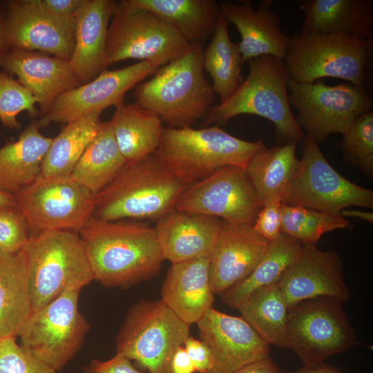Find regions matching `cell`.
<instances>
[{"label": "cell", "mask_w": 373, "mask_h": 373, "mask_svg": "<svg viewBox=\"0 0 373 373\" xmlns=\"http://www.w3.org/2000/svg\"><path fill=\"white\" fill-rule=\"evenodd\" d=\"M95 280L106 287H127L150 279L164 260L155 227L92 216L79 230Z\"/></svg>", "instance_id": "cell-1"}, {"label": "cell", "mask_w": 373, "mask_h": 373, "mask_svg": "<svg viewBox=\"0 0 373 373\" xmlns=\"http://www.w3.org/2000/svg\"><path fill=\"white\" fill-rule=\"evenodd\" d=\"M191 185L154 153L132 164L95 195L93 216L105 221L160 219Z\"/></svg>", "instance_id": "cell-2"}, {"label": "cell", "mask_w": 373, "mask_h": 373, "mask_svg": "<svg viewBox=\"0 0 373 373\" xmlns=\"http://www.w3.org/2000/svg\"><path fill=\"white\" fill-rule=\"evenodd\" d=\"M203 53L202 44H193L184 55L160 67L136 88V103L169 127L191 126L205 117L216 94L204 73Z\"/></svg>", "instance_id": "cell-3"}, {"label": "cell", "mask_w": 373, "mask_h": 373, "mask_svg": "<svg viewBox=\"0 0 373 373\" xmlns=\"http://www.w3.org/2000/svg\"><path fill=\"white\" fill-rule=\"evenodd\" d=\"M29 287L31 313L64 292L95 280L87 254L75 231H46L31 234L22 249Z\"/></svg>", "instance_id": "cell-4"}, {"label": "cell", "mask_w": 373, "mask_h": 373, "mask_svg": "<svg viewBox=\"0 0 373 373\" xmlns=\"http://www.w3.org/2000/svg\"><path fill=\"white\" fill-rule=\"evenodd\" d=\"M248 61L247 78L228 99L211 108L205 124H224L239 115H256L274 124L281 144L301 142L303 134L291 109L283 61L264 55Z\"/></svg>", "instance_id": "cell-5"}, {"label": "cell", "mask_w": 373, "mask_h": 373, "mask_svg": "<svg viewBox=\"0 0 373 373\" xmlns=\"http://www.w3.org/2000/svg\"><path fill=\"white\" fill-rule=\"evenodd\" d=\"M265 146L261 140L238 138L218 126L164 128L155 152L173 172L191 185L228 166L245 169Z\"/></svg>", "instance_id": "cell-6"}, {"label": "cell", "mask_w": 373, "mask_h": 373, "mask_svg": "<svg viewBox=\"0 0 373 373\" xmlns=\"http://www.w3.org/2000/svg\"><path fill=\"white\" fill-rule=\"evenodd\" d=\"M372 49V39L300 33L290 37L283 62L289 79L295 82L313 83L335 77L363 86Z\"/></svg>", "instance_id": "cell-7"}, {"label": "cell", "mask_w": 373, "mask_h": 373, "mask_svg": "<svg viewBox=\"0 0 373 373\" xmlns=\"http://www.w3.org/2000/svg\"><path fill=\"white\" fill-rule=\"evenodd\" d=\"M191 45L155 13L130 0H122L108 27L106 64L138 59L149 62L156 69L184 55Z\"/></svg>", "instance_id": "cell-8"}, {"label": "cell", "mask_w": 373, "mask_h": 373, "mask_svg": "<svg viewBox=\"0 0 373 373\" xmlns=\"http://www.w3.org/2000/svg\"><path fill=\"white\" fill-rule=\"evenodd\" d=\"M190 326L161 299L141 300L126 314L116 337L117 352L148 373H169L175 351L190 336Z\"/></svg>", "instance_id": "cell-9"}, {"label": "cell", "mask_w": 373, "mask_h": 373, "mask_svg": "<svg viewBox=\"0 0 373 373\" xmlns=\"http://www.w3.org/2000/svg\"><path fill=\"white\" fill-rule=\"evenodd\" d=\"M282 203L341 216L350 207H373L372 190L336 171L313 138L307 136L294 176L281 192Z\"/></svg>", "instance_id": "cell-10"}, {"label": "cell", "mask_w": 373, "mask_h": 373, "mask_svg": "<svg viewBox=\"0 0 373 373\" xmlns=\"http://www.w3.org/2000/svg\"><path fill=\"white\" fill-rule=\"evenodd\" d=\"M342 304L334 298L319 296L289 309L287 348L296 354L303 366L323 363L357 343Z\"/></svg>", "instance_id": "cell-11"}, {"label": "cell", "mask_w": 373, "mask_h": 373, "mask_svg": "<svg viewBox=\"0 0 373 373\" xmlns=\"http://www.w3.org/2000/svg\"><path fill=\"white\" fill-rule=\"evenodd\" d=\"M80 291H66L31 313L18 335L23 348L56 372L76 355L90 328L79 311Z\"/></svg>", "instance_id": "cell-12"}, {"label": "cell", "mask_w": 373, "mask_h": 373, "mask_svg": "<svg viewBox=\"0 0 373 373\" xmlns=\"http://www.w3.org/2000/svg\"><path fill=\"white\" fill-rule=\"evenodd\" d=\"M32 234L46 231L79 232L93 216L95 195L70 175H40L15 195Z\"/></svg>", "instance_id": "cell-13"}, {"label": "cell", "mask_w": 373, "mask_h": 373, "mask_svg": "<svg viewBox=\"0 0 373 373\" xmlns=\"http://www.w3.org/2000/svg\"><path fill=\"white\" fill-rule=\"evenodd\" d=\"M287 88L290 105L298 114L297 124L317 143L331 133L343 135L372 106V99L363 86H327L321 81L300 83L289 79Z\"/></svg>", "instance_id": "cell-14"}, {"label": "cell", "mask_w": 373, "mask_h": 373, "mask_svg": "<svg viewBox=\"0 0 373 373\" xmlns=\"http://www.w3.org/2000/svg\"><path fill=\"white\" fill-rule=\"evenodd\" d=\"M261 208L245 169L228 166L189 186L175 209L231 224H253Z\"/></svg>", "instance_id": "cell-15"}, {"label": "cell", "mask_w": 373, "mask_h": 373, "mask_svg": "<svg viewBox=\"0 0 373 373\" xmlns=\"http://www.w3.org/2000/svg\"><path fill=\"white\" fill-rule=\"evenodd\" d=\"M148 61L117 70H105L97 77L59 95L37 121L40 128L52 122L68 124L112 106L124 103L125 94L153 73Z\"/></svg>", "instance_id": "cell-16"}, {"label": "cell", "mask_w": 373, "mask_h": 373, "mask_svg": "<svg viewBox=\"0 0 373 373\" xmlns=\"http://www.w3.org/2000/svg\"><path fill=\"white\" fill-rule=\"evenodd\" d=\"M10 49L38 51L69 60L75 46V20L57 17L39 0H10L5 6Z\"/></svg>", "instance_id": "cell-17"}, {"label": "cell", "mask_w": 373, "mask_h": 373, "mask_svg": "<svg viewBox=\"0 0 373 373\" xmlns=\"http://www.w3.org/2000/svg\"><path fill=\"white\" fill-rule=\"evenodd\" d=\"M277 285L289 309L298 303L319 296L341 303L350 298L337 252L323 251L316 243L304 244Z\"/></svg>", "instance_id": "cell-18"}, {"label": "cell", "mask_w": 373, "mask_h": 373, "mask_svg": "<svg viewBox=\"0 0 373 373\" xmlns=\"http://www.w3.org/2000/svg\"><path fill=\"white\" fill-rule=\"evenodd\" d=\"M196 325L200 340L213 355L214 367L211 373H234L269 357V345L242 316L211 307Z\"/></svg>", "instance_id": "cell-19"}, {"label": "cell", "mask_w": 373, "mask_h": 373, "mask_svg": "<svg viewBox=\"0 0 373 373\" xmlns=\"http://www.w3.org/2000/svg\"><path fill=\"white\" fill-rule=\"evenodd\" d=\"M0 68L37 99L41 115L59 95L82 84L69 60L41 52L10 49L0 55Z\"/></svg>", "instance_id": "cell-20"}, {"label": "cell", "mask_w": 373, "mask_h": 373, "mask_svg": "<svg viewBox=\"0 0 373 373\" xmlns=\"http://www.w3.org/2000/svg\"><path fill=\"white\" fill-rule=\"evenodd\" d=\"M269 243L253 224H231L223 221L210 260L213 294L220 295L247 278L262 258Z\"/></svg>", "instance_id": "cell-21"}, {"label": "cell", "mask_w": 373, "mask_h": 373, "mask_svg": "<svg viewBox=\"0 0 373 373\" xmlns=\"http://www.w3.org/2000/svg\"><path fill=\"white\" fill-rule=\"evenodd\" d=\"M222 224V220L210 216L169 211L155 227L164 260L174 264L211 256Z\"/></svg>", "instance_id": "cell-22"}, {"label": "cell", "mask_w": 373, "mask_h": 373, "mask_svg": "<svg viewBox=\"0 0 373 373\" xmlns=\"http://www.w3.org/2000/svg\"><path fill=\"white\" fill-rule=\"evenodd\" d=\"M271 4L272 1L264 0L256 9L249 1L220 5L221 15L240 33L238 46L244 61L264 55L283 61L287 54L290 37L281 30L279 17L271 9Z\"/></svg>", "instance_id": "cell-23"}, {"label": "cell", "mask_w": 373, "mask_h": 373, "mask_svg": "<svg viewBox=\"0 0 373 373\" xmlns=\"http://www.w3.org/2000/svg\"><path fill=\"white\" fill-rule=\"evenodd\" d=\"M117 3L85 0L75 15V46L69 61L82 84L106 70L108 30Z\"/></svg>", "instance_id": "cell-24"}, {"label": "cell", "mask_w": 373, "mask_h": 373, "mask_svg": "<svg viewBox=\"0 0 373 373\" xmlns=\"http://www.w3.org/2000/svg\"><path fill=\"white\" fill-rule=\"evenodd\" d=\"M210 260L207 256L171 264L162 284L161 300L189 325L213 307Z\"/></svg>", "instance_id": "cell-25"}, {"label": "cell", "mask_w": 373, "mask_h": 373, "mask_svg": "<svg viewBox=\"0 0 373 373\" xmlns=\"http://www.w3.org/2000/svg\"><path fill=\"white\" fill-rule=\"evenodd\" d=\"M301 33L343 35L372 39L373 3L371 0H304Z\"/></svg>", "instance_id": "cell-26"}, {"label": "cell", "mask_w": 373, "mask_h": 373, "mask_svg": "<svg viewBox=\"0 0 373 373\" xmlns=\"http://www.w3.org/2000/svg\"><path fill=\"white\" fill-rule=\"evenodd\" d=\"M33 120L19 138L0 148V189L15 195L35 181L52 139Z\"/></svg>", "instance_id": "cell-27"}, {"label": "cell", "mask_w": 373, "mask_h": 373, "mask_svg": "<svg viewBox=\"0 0 373 373\" xmlns=\"http://www.w3.org/2000/svg\"><path fill=\"white\" fill-rule=\"evenodd\" d=\"M109 123L126 164L154 153L164 130L162 121L137 103L117 106Z\"/></svg>", "instance_id": "cell-28"}, {"label": "cell", "mask_w": 373, "mask_h": 373, "mask_svg": "<svg viewBox=\"0 0 373 373\" xmlns=\"http://www.w3.org/2000/svg\"><path fill=\"white\" fill-rule=\"evenodd\" d=\"M173 27L189 44H202L213 36L220 5L213 0H130Z\"/></svg>", "instance_id": "cell-29"}, {"label": "cell", "mask_w": 373, "mask_h": 373, "mask_svg": "<svg viewBox=\"0 0 373 373\" xmlns=\"http://www.w3.org/2000/svg\"><path fill=\"white\" fill-rule=\"evenodd\" d=\"M31 314L22 251L0 254V340L16 338Z\"/></svg>", "instance_id": "cell-30"}, {"label": "cell", "mask_w": 373, "mask_h": 373, "mask_svg": "<svg viewBox=\"0 0 373 373\" xmlns=\"http://www.w3.org/2000/svg\"><path fill=\"white\" fill-rule=\"evenodd\" d=\"M302 245L298 240L281 232L269 241L265 254L251 274L220 294L222 300L238 309L256 291L277 284L295 260Z\"/></svg>", "instance_id": "cell-31"}, {"label": "cell", "mask_w": 373, "mask_h": 373, "mask_svg": "<svg viewBox=\"0 0 373 373\" xmlns=\"http://www.w3.org/2000/svg\"><path fill=\"white\" fill-rule=\"evenodd\" d=\"M126 165L109 122H101L70 175L96 195Z\"/></svg>", "instance_id": "cell-32"}, {"label": "cell", "mask_w": 373, "mask_h": 373, "mask_svg": "<svg viewBox=\"0 0 373 373\" xmlns=\"http://www.w3.org/2000/svg\"><path fill=\"white\" fill-rule=\"evenodd\" d=\"M296 143L267 148L264 146L251 157L246 175L262 207L268 199L280 195L298 166Z\"/></svg>", "instance_id": "cell-33"}, {"label": "cell", "mask_w": 373, "mask_h": 373, "mask_svg": "<svg viewBox=\"0 0 373 373\" xmlns=\"http://www.w3.org/2000/svg\"><path fill=\"white\" fill-rule=\"evenodd\" d=\"M244 60L238 45L229 37L228 22L221 15L211 41L203 53L204 70L222 102L228 99L244 81L241 74Z\"/></svg>", "instance_id": "cell-34"}, {"label": "cell", "mask_w": 373, "mask_h": 373, "mask_svg": "<svg viewBox=\"0 0 373 373\" xmlns=\"http://www.w3.org/2000/svg\"><path fill=\"white\" fill-rule=\"evenodd\" d=\"M100 115V113H92L66 124L52 139L41 164V176L71 174L98 131Z\"/></svg>", "instance_id": "cell-35"}, {"label": "cell", "mask_w": 373, "mask_h": 373, "mask_svg": "<svg viewBox=\"0 0 373 373\" xmlns=\"http://www.w3.org/2000/svg\"><path fill=\"white\" fill-rule=\"evenodd\" d=\"M238 309L269 345L287 348L289 308L277 284L256 291Z\"/></svg>", "instance_id": "cell-36"}, {"label": "cell", "mask_w": 373, "mask_h": 373, "mask_svg": "<svg viewBox=\"0 0 373 373\" xmlns=\"http://www.w3.org/2000/svg\"><path fill=\"white\" fill-rule=\"evenodd\" d=\"M351 224L341 216H334L300 206L282 204L280 231L303 245L316 244L324 233L348 228Z\"/></svg>", "instance_id": "cell-37"}, {"label": "cell", "mask_w": 373, "mask_h": 373, "mask_svg": "<svg viewBox=\"0 0 373 373\" xmlns=\"http://www.w3.org/2000/svg\"><path fill=\"white\" fill-rule=\"evenodd\" d=\"M345 159L372 177L373 175V112L360 115L338 144Z\"/></svg>", "instance_id": "cell-38"}, {"label": "cell", "mask_w": 373, "mask_h": 373, "mask_svg": "<svg viewBox=\"0 0 373 373\" xmlns=\"http://www.w3.org/2000/svg\"><path fill=\"white\" fill-rule=\"evenodd\" d=\"M37 99L12 75L5 71L0 72V122L10 128L21 127L17 116L27 111L30 117H35L38 111L35 104Z\"/></svg>", "instance_id": "cell-39"}, {"label": "cell", "mask_w": 373, "mask_h": 373, "mask_svg": "<svg viewBox=\"0 0 373 373\" xmlns=\"http://www.w3.org/2000/svg\"><path fill=\"white\" fill-rule=\"evenodd\" d=\"M0 373L57 372L17 344L16 338H6L0 340Z\"/></svg>", "instance_id": "cell-40"}, {"label": "cell", "mask_w": 373, "mask_h": 373, "mask_svg": "<svg viewBox=\"0 0 373 373\" xmlns=\"http://www.w3.org/2000/svg\"><path fill=\"white\" fill-rule=\"evenodd\" d=\"M29 229L21 211L16 206L0 208V254H15L26 245Z\"/></svg>", "instance_id": "cell-41"}, {"label": "cell", "mask_w": 373, "mask_h": 373, "mask_svg": "<svg viewBox=\"0 0 373 373\" xmlns=\"http://www.w3.org/2000/svg\"><path fill=\"white\" fill-rule=\"evenodd\" d=\"M282 202L280 195L266 200L260 209L254 229L269 241L275 239L280 233Z\"/></svg>", "instance_id": "cell-42"}, {"label": "cell", "mask_w": 373, "mask_h": 373, "mask_svg": "<svg viewBox=\"0 0 373 373\" xmlns=\"http://www.w3.org/2000/svg\"><path fill=\"white\" fill-rule=\"evenodd\" d=\"M83 371L84 373H148L138 370L131 360L119 352L106 361L92 360Z\"/></svg>", "instance_id": "cell-43"}, {"label": "cell", "mask_w": 373, "mask_h": 373, "mask_svg": "<svg viewBox=\"0 0 373 373\" xmlns=\"http://www.w3.org/2000/svg\"><path fill=\"white\" fill-rule=\"evenodd\" d=\"M183 346L195 366L196 372H211L214 367V360L210 349L205 343L189 336Z\"/></svg>", "instance_id": "cell-44"}, {"label": "cell", "mask_w": 373, "mask_h": 373, "mask_svg": "<svg viewBox=\"0 0 373 373\" xmlns=\"http://www.w3.org/2000/svg\"><path fill=\"white\" fill-rule=\"evenodd\" d=\"M43 7L62 18H74L85 0H39Z\"/></svg>", "instance_id": "cell-45"}, {"label": "cell", "mask_w": 373, "mask_h": 373, "mask_svg": "<svg viewBox=\"0 0 373 373\" xmlns=\"http://www.w3.org/2000/svg\"><path fill=\"white\" fill-rule=\"evenodd\" d=\"M196 370L183 345L175 351L170 363L169 373H195Z\"/></svg>", "instance_id": "cell-46"}, {"label": "cell", "mask_w": 373, "mask_h": 373, "mask_svg": "<svg viewBox=\"0 0 373 373\" xmlns=\"http://www.w3.org/2000/svg\"><path fill=\"white\" fill-rule=\"evenodd\" d=\"M234 373H281L276 364L267 358L239 369Z\"/></svg>", "instance_id": "cell-47"}, {"label": "cell", "mask_w": 373, "mask_h": 373, "mask_svg": "<svg viewBox=\"0 0 373 373\" xmlns=\"http://www.w3.org/2000/svg\"><path fill=\"white\" fill-rule=\"evenodd\" d=\"M281 373H343L338 368L332 365L325 363V362L319 365L306 367L303 366L302 368L290 372H281Z\"/></svg>", "instance_id": "cell-48"}, {"label": "cell", "mask_w": 373, "mask_h": 373, "mask_svg": "<svg viewBox=\"0 0 373 373\" xmlns=\"http://www.w3.org/2000/svg\"><path fill=\"white\" fill-rule=\"evenodd\" d=\"M10 50L5 28V6L0 8V55Z\"/></svg>", "instance_id": "cell-49"}, {"label": "cell", "mask_w": 373, "mask_h": 373, "mask_svg": "<svg viewBox=\"0 0 373 373\" xmlns=\"http://www.w3.org/2000/svg\"><path fill=\"white\" fill-rule=\"evenodd\" d=\"M341 216L343 218L348 216L355 217L370 222L373 221V213L372 212L363 211L361 210L345 209L341 211Z\"/></svg>", "instance_id": "cell-50"}, {"label": "cell", "mask_w": 373, "mask_h": 373, "mask_svg": "<svg viewBox=\"0 0 373 373\" xmlns=\"http://www.w3.org/2000/svg\"><path fill=\"white\" fill-rule=\"evenodd\" d=\"M16 205L15 195L0 189V208Z\"/></svg>", "instance_id": "cell-51"}]
</instances>
